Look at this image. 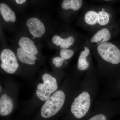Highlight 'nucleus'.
<instances>
[{
	"mask_svg": "<svg viewBox=\"0 0 120 120\" xmlns=\"http://www.w3.org/2000/svg\"><path fill=\"white\" fill-rule=\"evenodd\" d=\"M98 78L93 68L85 73L70 108L71 113L76 119L85 117L93 109L98 93Z\"/></svg>",
	"mask_w": 120,
	"mask_h": 120,
	"instance_id": "nucleus-1",
	"label": "nucleus"
},
{
	"mask_svg": "<svg viewBox=\"0 0 120 120\" xmlns=\"http://www.w3.org/2000/svg\"><path fill=\"white\" fill-rule=\"evenodd\" d=\"M67 95L63 90L56 91L46 101L41 110V114L43 118L52 116L61 110L65 103Z\"/></svg>",
	"mask_w": 120,
	"mask_h": 120,
	"instance_id": "nucleus-2",
	"label": "nucleus"
},
{
	"mask_svg": "<svg viewBox=\"0 0 120 120\" xmlns=\"http://www.w3.org/2000/svg\"><path fill=\"white\" fill-rule=\"evenodd\" d=\"M111 15L104 9L98 10L90 9L84 14L83 19L85 23L90 26H104L109 23Z\"/></svg>",
	"mask_w": 120,
	"mask_h": 120,
	"instance_id": "nucleus-3",
	"label": "nucleus"
},
{
	"mask_svg": "<svg viewBox=\"0 0 120 120\" xmlns=\"http://www.w3.org/2000/svg\"><path fill=\"white\" fill-rule=\"evenodd\" d=\"M17 57L12 50L8 48L4 49L0 55V67L4 71L9 74H13L19 68Z\"/></svg>",
	"mask_w": 120,
	"mask_h": 120,
	"instance_id": "nucleus-4",
	"label": "nucleus"
},
{
	"mask_svg": "<svg viewBox=\"0 0 120 120\" xmlns=\"http://www.w3.org/2000/svg\"><path fill=\"white\" fill-rule=\"evenodd\" d=\"M26 26L30 34L35 38H41L45 33V24L38 17L29 18L26 22Z\"/></svg>",
	"mask_w": 120,
	"mask_h": 120,
	"instance_id": "nucleus-5",
	"label": "nucleus"
},
{
	"mask_svg": "<svg viewBox=\"0 0 120 120\" xmlns=\"http://www.w3.org/2000/svg\"><path fill=\"white\" fill-rule=\"evenodd\" d=\"M90 53V49L87 46H84L81 51L78 58L77 63V69L79 73L82 75L84 72L92 69L91 60L89 57Z\"/></svg>",
	"mask_w": 120,
	"mask_h": 120,
	"instance_id": "nucleus-6",
	"label": "nucleus"
},
{
	"mask_svg": "<svg viewBox=\"0 0 120 120\" xmlns=\"http://www.w3.org/2000/svg\"><path fill=\"white\" fill-rule=\"evenodd\" d=\"M43 83L39 84L37 89L45 94H51L58 89L57 81L55 77L48 73H45L42 76Z\"/></svg>",
	"mask_w": 120,
	"mask_h": 120,
	"instance_id": "nucleus-7",
	"label": "nucleus"
},
{
	"mask_svg": "<svg viewBox=\"0 0 120 120\" xmlns=\"http://www.w3.org/2000/svg\"><path fill=\"white\" fill-rule=\"evenodd\" d=\"M112 35L109 28L106 27L101 28L91 38L90 42L97 45L109 42L111 39Z\"/></svg>",
	"mask_w": 120,
	"mask_h": 120,
	"instance_id": "nucleus-8",
	"label": "nucleus"
},
{
	"mask_svg": "<svg viewBox=\"0 0 120 120\" xmlns=\"http://www.w3.org/2000/svg\"><path fill=\"white\" fill-rule=\"evenodd\" d=\"M52 41L53 44L61 49H69L74 44L75 38L73 35L64 38L58 35L55 34L52 37Z\"/></svg>",
	"mask_w": 120,
	"mask_h": 120,
	"instance_id": "nucleus-9",
	"label": "nucleus"
},
{
	"mask_svg": "<svg viewBox=\"0 0 120 120\" xmlns=\"http://www.w3.org/2000/svg\"><path fill=\"white\" fill-rule=\"evenodd\" d=\"M16 55L17 58L21 62L30 65H34L36 60L38 59L34 54L19 47L16 49Z\"/></svg>",
	"mask_w": 120,
	"mask_h": 120,
	"instance_id": "nucleus-10",
	"label": "nucleus"
},
{
	"mask_svg": "<svg viewBox=\"0 0 120 120\" xmlns=\"http://www.w3.org/2000/svg\"><path fill=\"white\" fill-rule=\"evenodd\" d=\"M19 47L27 52L37 56L38 54L39 50L37 46L31 39L26 36L20 38L18 42Z\"/></svg>",
	"mask_w": 120,
	"mask_h": 120,
	"instance_id": "nucleus-11",
	"label": "nucleus"
},
{
	"mask_svg": "<svg viewBox=\"0 0 120 120\" xmlns=\"http://www.w3.org/2000/svg\"><path fill=\"white\" fill-rule=\"evenodd\" d=\"M13 101L6 94L1 95L0 98V114L2 116H8L13 109Z\"/></svg>",
	"mask_w": 120,
	"mask_h": 120,
	"instance_id": "nucleus-12",
	"label": "nucleus"
},
{
	"mask_svg": "<svg viewBox=\"0 0 120 120\" xmlns=\"http://www.w3.org/2000/svg\"><path fill=\"white\" fill-rule=\"evenodd\" d=\"M0 13L6 22H14L16 21V16L15 12L5 3L1 2L0 4Z\"/></svg>",
	"mask_w": 120,
	"mask_h": 120,
	"instance_id": "nucleus-13",
	"label": "nucleus"
},
{
	"mask_svg": "<svg viewBox=\"0 0 120 120\" xmlns=\"http://www.w3.org/2000/svg\"><path fill=\"white\" fill-rule=\"evenodd\" d=\"M83 1L82 0H64L61 4V7L64 10L71 9L76 11L82 8Z\"/></svg>",
	"mask_w": 120,
	"mask_h": 120,
	"instance_id": "nucleus-14",
	"label": "nucleus"
},
{
	"mask_svg": "<svg viewBox=\"0 0 120 120\" xmlns=\"http://www.w3.org/2000/svg\"><path fill=\"white\" fill-rule=\"evenodd\" d=\"M74 50L70 49H60L59 52L60 57L64 61L72 58L74 55Z\"/></svg>",
	"mask_w": 120,
	"mask_h": 120,
	"instance_id": "nucleus-15",
	"label": "nucleus"
},
{
	"mask_svg": "<svg viewBox=\"0 0 120 120\" xmlns=\"http://www.w3.org/2000/svg\"><path fill=\"white\" fill-rule=\"evenodd\" d=\"M52 62L55 67L57 68H60L62 66L65 61L60 57L56 56L52 59Z\"/></svg>",
	"mask_w": 120,
	"mask_h": 120,
	"instance_id": "nucleus-16",
	"label": "nucleus"
},
{
	"mask_svg": "<svg viewBox=\"0 0 120 120\" xmlns=\"http://www.w3.org/2000/svg\"><path fill=\"white\" fill-rule=\"evenodd\" d=\"M26 1V0H16L15 2L19 4H24Z\"/></svg>",
	"mask_w": 120,
	"mask_h": 120,
	"instance_id": "nucleus-17",
	"label": "nucleus"
},
{
	"mask_svg": "<svg viewBox=\"0 0 120 120\" xmlns=\"http://www.w3.org/2000/svg\"><path fill=\"white\" fill-rule=\"evenodd\" d=\"M119 86H120V87H119H119H120V84H119Z\"/></svg>",
	"mask_w": 120,
	"mask_h": 120,
	"instance_id": "nucleus-18",
	"label": "nucleus"
},
{
	"mask_svg": "<svg viewBox=\"0 0 120 120\" xmlns=\"http://www.w3.org/2000/svg\"><path fill=\"white\" fill-rule=\"evenodd\" d=\"M1 91V86H0V92Z\"/></svg>",
	"mask_w": 120,
	"mask_h": 120,
	"instance_id": "nucleus-19",
	"label": "nucleus"
}]
</instances>
